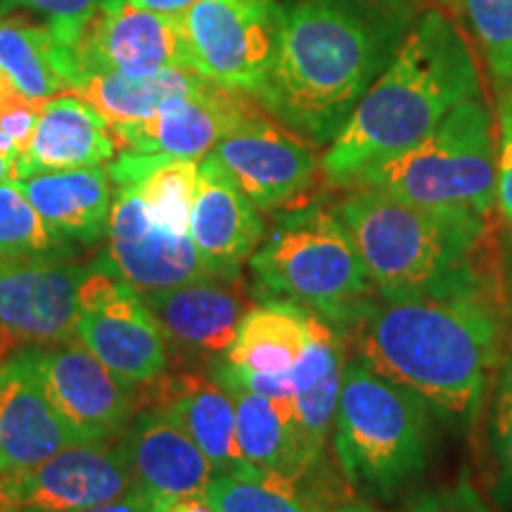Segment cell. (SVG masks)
Wrapping results in <instances>:
<instances>
[{
	"label": "cell",
	"mask_w": 512,
	"mask_h": 512,
	"mask_svg": "<svg viewBox=\"0 0 512 512\" xmlns=\"http://www.w3.org/2000/svg\"><path fill=\"white\" fill-rule=\"evenodd\" d=\"M358 356L413 389L453 427H470L501 354L503 325L486 297L373 302L351 325Z\"/></svg>",
	"instance_id": "cell-2"
},
{
	"label": "cell",
	"mask_w": 512,
	"mask_h": 512,
	"mask_svg": "<svg viewBox=\"0 0 512 512\" xmlns=\"http://www.w3.org/2000/svg\"><path fill=\"white\" fill-rule=\"evenodd\" d=\"M264 112L254 93L204 81L195 93L166 100L136 124L110 126L121 152H143L200 162L228 133Z\"/></svg>",
	"instance_id": "cell-13"
},
{
	"label": "cell",
	"mask_w": 512,
	"mask_h": 512,
	"mask_svg": "<svg viewBox=\"0 0 512 512\" xmlns=\"http://www.w3.org/2000/svg\"><path fill=\"white\" fill-rule=\"evenodd\" d=\"M43 102L19 93L8 76L0 74V133L12 140L17 155L29 150Z\"/></svg>",
	"instance_id": "cell-34"
},
{
	"label": "cell",
	"mask_w": 512,
	"mask_h": 512,
	"mask_svg": "<svg viewBox=\"0 0 512 512\" xmlns=\"http://www.w3.org/2000/svg\"><path fill=\"white\" fill-rule=\"evenodd\" d=\"M76 337L133 387L159 380L169 366V342L143 297L128 283L81 313Z\"/></svg>",
	"instance_id": "cell-17"
},
{
	"label": "cell",
	"mask_w": 512,
	"mask_h": 512,
	"mask_svg": "<svg viewBox=\"0 0 512 512\" xmlns=\"http://www.w3.org/2000/svg\"><path fill=\"white\" fill-rule=\"evenodd\" d=\"M472 98H482V79L470 43L446 12L427 10L325 150V181L351 188L363 171L420 143Z\"/></svg>",
	"instance_id": "cell-1"
},
{
	"label": "cell",
	"mask_w": 512,
	"mask_h": 512,
	"mask_svg": "<svg viewBox=\"0 0 512 512\" xmlns=\"http://www.w3.org/2000/svg\"><path fill=\"white\" fill-rule=\"evenodd\" d=\"M12 164H15V150H0V183L10 181Z\"/></svg>",
	"instance_id": "cell-40"
},
{
	"label": "cell",
	"mask_w": 512,
	"mask_h": 512,
	"mask_svg": "<svg viewBox=\"0 0 512 512\" xmlns=\"http://www.w3.org/2000/svg\"><path fill=\"white\" fill-rule=\"evenodd\" d=\"M434 411L363 356L344 363L332 448L344 482L375 498H392L422 475L432 453Z\"/></svg>",
	"instance_id": "cell-5"
},
{
	"label": "cell",
	"mask_w": 512,
	"mask_h": 512,
	"mask_svg": "<svg viewBox=\"0 0 512 512\" xmlns=\"http://www.w3.org/2000/svg\"><path fill=\"white\" fill-rule=\"evenodd\" d=\"M110 259L91 264L72 259H31L0 264V330L36 347L76 335L81 313L119 285Z\"/></svg>",
	"instance_id": "cell-8"
},
{
	"label": "cell",
	"mask_w": 512,
	"mask_h": 512,
	"mask_svg": "<svg viewBox=\"0 0 512 512\" xmlns=\"http://www.w3.org/2000/svg\"><path fill=\"white\" fill-rule=\"evenodd\" d=\"M81 444L50 401L36 349L0 363V475L29 470Z\"/></svg>",
	"instance_id": "cell-16"
},
{
	"label": "cell",
	"mask_w": 512,
	"mask_h": 512,
	"mask_svg": "<svg viewBox=\"0 0 512 512\" xmlns=\"http://www.w3.org/2000/svg\"><path fill=\"white\" fill-rule=\"evenodd\" d=\"M76 242L38 214L15 181L0 183V264L31 259H72Z\"/></svg>",
	"instance_id": "cell-28"
},
{
	"label": "cell",
	"mask_w": 512,
	"mask_h": 512,
	"mask_svg": "<svg viewBox=\"0 0 512 512\" xmlns=\"http://www.w3.org/2000/svg\"><path fill=\"white\" fill-rule=\"evenodd\" d=\"M140 491L119 441H81L29 470L0 475V501L19 512H76Z\"/></svg>",
	"instance_id": "cell-11"
},
{
	"label": "cell",
	"mask_w": 512,
	"mask_h": 512,
	"mask_svg": "<svg viewBox=\"0 0 512 512\" xmlns=\"http://www.w3.org/2000/svg\"><path fill=\"white\" fill-rule=\"evenodd\" d=\"M190 238L207 266L235 280L266 238V221L214 155L204 157L190 216Z\"/></svg>",
	"instance_id": "cell-18"
},
{
	"label": "cell",
	"mask_w": 512,
	"mask_h": 512,
	"mask_svg": "<svg viewBox=\"0 0 512 512\" xmlns=\"http://www.w3.org/2000/svg\"><path fill=\"white\" fill-rule=\"evenodd\" d=\"M496 152L491 107L472 98L448 112L420 143L363 171L351 188L489 219L496 204Z\"/></svg>",
	"instance_id": "cell-7"
},
{
	"label": "cell",
	"mask_w": 512,
	"mask_h": 512,
	"mask_svg": "<svg viewBox=\"0 0 512 512\" xmlns=\"http://www.w3.org/2000/svg\"><path fill=\"white\" fill-rule=\"evenodd\" d=\"M441 3H451V0H441Z\"/></svg>",
	"instance_id": "cell-45"
},
{
	"label": "cell",
	"mask_w": 512,
	"mask_h": 512,
	"mask_svg": "<svg viewBox=\"0 0 512 512\" xmlns=\"http://www.w3.org/2000/svg\"><path fill=\"white\" fill-rule=\"evenodd\" d=\"M211 155L259 211L302 209L325 181L318 145L266 110L228 133Z\"/></svg>",
	"instance_id": "cell-10"
},
{
	"label": "cell",
	"mask_w": 512,
	"mask_h": 512,
	"mask_svg": "<svg viewBox=\"0 0 512 512\" xmlns=\"http://www.w3.org/2000/svg\"><path fill=\"white\" fill-rule=\"evenodd\" d=\"M467 17L489 72L501 88H512V0H456Z\"/></svg>",
	"instance_id": "cell-31"
},
{
	"label": "cell",
	"mask_w": 512,
	"mask_h": 512,
	"mask_svg": "<svg viewBox=\"0 0 512 512\" xmlns=\"http://www.w3.org/2000/svg\"><path fill=\"white\" fill-rule=\"evenodd\" d=\"M114 152L117 145L107 119L86 100L62 93L43 102L29 150L15 152L10 181L41 171L102 166L112 162Z\"/></svg>",
	"instance_id": "cell-21"
},
{
	"label": "cell",
	"mask_w": 512,
	"mask_h": 512,
	"mask_svg": "<svg viewBox=\"0 0 512 512\" xmlns=\"http://www.w3.org/2000/svg\"><path fill=\"white\" fill-rule=\"evenodd\" d=\"M181 19L192 69L256 95L271 69L285 10L275 0H197Z\"/></svg>",
	"instance_id": "cell-9"
},
{
	"label": "cell",
	"mask_w": 512,
	"mask_h": 512,
	"mask_svg": "<svg viewBox=\"0 0 512 512\" xmlns=\"http://www.w3.org/2000/svg\"><path fill=\"white\" fill-rule=\"evenodd\" d=\"M337 211L384 302L486 297L477 266L484 216L420 207L373 188H354Z\"/></svg>",
	"instance_id": "cell-4"
},
{
	"label": "cell",
	"mask_w": 512,
	"mask_h": 512,
	"mask_svg": "<svg viewBox=\"0 0 512 512\" xmlns=\"http://www.w3.org/2000/svg\"><path fill=\"white\" fill-rule=\"evenodd\" d=\"M8 3L46 17V24L53 29L57 41L64 48L74 50L81 31L107 0H8Z\"/></svg>",
	"instance_id": "cell-33"
},
{
	"label": "cell",
	"mask_w": 512,
	"mask_h": 512,
	"mask_svg": "<svg viewBox=\"0 0 512 512\" xmlns=\"http://www.w3.org/2000/svg\"><path fill=\"white\" fill-rule=\"evenodd\" d=\"M510 91H512V88H510Z\"/></svg>",
	"instance_id": "cell-47"
},
{
	"label": "cell",
	"mask_w": 512,
	"mask_h": 512,
	"mask_svg": "<svg viewBox=\"0 0 512 512\" xmlns=\"http://www.w3.org/2000/svg\"><path fill=\"white\" fill-rule=\"evenodd\" d=\"M0 74L36 102L69 93L79 81L72 50L57 41L48 24L22 17L0 19Z\"/></svg>",
	"instance_id": "cell-25"
},
{
	"label": "cell",
	"mask_w": 512,
	"mask_h": 512,
	"mask_svg": "<svg viewBox=\"0 0 512 512\" xmlns=\"http://www.w3.org/2000/svg\"><path fill=\"white\" fill-rule=\"evenodd\" d=\"M207 81L195 69H164L150 76L93 74L86 76L72 95L93 105L107 124H136L159 110L166 100L195 93Z\"/></svg>",
	"instance_id": "cell-27"
},
{
	"label": "cell",
	"mask_w": 512,
	"mask_h": 512,
	"mask_svg": "<svg viewBox=\"0 0 512 512\" xmlns=\"http://www.w3.org/2000/svg\"><path fill=\"white\" fill-rule=\"evenodd\" d=\"M197 178H200V164L195 159L155 155L136 188L143 197L147 214L159 228L188 235Z\"/></svg>",
	"instance_id": "cell-30"
},
{
	"label": "cell",
	"mask_w": 512,
	"mask_h": 512,
	"mask_svg": "<svg viewBox=\"0 0 512 512\" xmlns=\"http://www.w3.org/2000/svg\"><path fill=\"white\" fill-rule=\"evenodd\" d=\"M496 207L512 230V91L501 93V107H498Z\"/></svg>",
	"instance_id": "cell-35"
},
{
	"label": "cell",
	"mask_w": 512,
	"mask_h": 512,
	"mask_svg": "<svg viewBox=\"0 0 512 512\" xmlns=\"http://www.w3.org/2000/svg\"><path fill=\"white\" fill-rule=\"evenodd\" d=\"M169 415L216 472H228L245 465L235 434V401L223 384L207 375L185 373L157 384L155 406Z\"/></svg>",
	"instance_id": "cell-22"
},
{
	"label": "cell",
	"mask_w": 512,
	"mask_h": 512,
	"mask_svg": "<svg viewBox=\"0 0 512 512\" xmlns=\"http://www.w3.org/2000/svg\"><path fill=\"white\" fill-rule=\"evenodd\" d=\"M235 401V434L242 458L275 475H283L302 491V482L316 475L306 458L297 425H294L292 399H268L235 382L219 380ZM302 498V494H299Z\"/></svg>",
	"instance_id": "cell-24"
},
{
	"label": "cell",
	"mask_w": 512,
	"mask_h": 512,
	"mask_svg": "<svg viewBox=\"0 0 512 512\" xmlns=\"http://www.w3.org/2000/svg\"><path fill=\"white\" fill-rule=\"evenodd\" d=\"M320 512H380L373 505L368 503H344V505H337V508H330V510H320Z\"/></svg>",
	"instance_id": "cell-41"
},
{
	"label": "cell",
	"mask_w": 512,
	"mask_h": 512,
	"mask_svg": "<svg viewBox=\"0 0 512 512\" xmlns=\"http://www.w3.org/2000/svg\"><path fill=\"white\" fill-rule=\"evenodd\" d=\"M505 285H508V294L512 297V238L508 245V264H505Z\"/></svg>",
	"instance_id": "cell-42"
},
{
	"label": "cell",
	"mask_w": 512,
	"mask_h": 512,
	"mask_svg": "<svg viewBox=\"0 0 512 512\" xmlns=\"http://www.w3.org/2000/svg\"><path fill=\"white\" fill-rule=\"evenodd\" d=\"M403 512H494L467 482L441 486L413 498Z\"/></svg>",
	"instance_id": "cell-36"
},
{
	"label": "cell",
	"mask_w": 512,
	"mask_h": 512,
	"mask_svg": "<svg viewBox=\"0 0 512 512\" xmlns=\"http://www.w3.org/2000/svg\"><path fill=\"white\" fill-rule=\"evenodd\" d=\"M124 3H131V5H136V8H143V10L164 12V15H181V12L192 8L197 0H124Z\"/></svg>",
	"instance_id": "cell-38"
},
{
	"label": "cell",
	"mask_w": 512,
	"mask_h": 512,
	"mask_svg": "<svg viewBox=\"0 0 512 512\" xmlns=\"http://www.w3.org/2000/svg\"><path fill=\"white\" fill-rule=\"evenodd\" d=\"M0 150H15V147H12V140L5 138L3 133H0Z\"/></svg>",
	"instance_id": "cell-43"
},
{
	"label": "cell",
	"mask_w": 512,
	"mask_h": 512,
	"mask_svg": "<svg viewBox=\"0 0 512 512\" xmlns=\"http://www.w3.org/2000/svg\"><path fill=\"white\" fill-rule=\"evenodd\" d=\"M380 64L373 31L354 10L335 0H306L285 10L256 98L273 119L323 147L347 124Z\"/></svg>",
	"instance_id": "cell-3"
},
{
	"label": "cell",
	"mask_w": 512,
	"mask_h": 512,
	"mask_svg": "<svg viewBox=\"0 0 512 512\" xmlns=\"http://www.w3.org/2000/svg\"><path fill=\"white\" fill-rule=\"evenodd\" d=\"M107 238V259L138 294L219 278L197 252L190 233H171L150 219L136 185H117Z\"/></svg>",
	"instance_id": "cell-15"
},
{
	"label": "cell",
	"mask_w": 512,
	"mask_h": 512,
	"mask_svg": "<svg viewBox=\"0 0 512 512\" xmlns=\"http://www.w3.org/2000/svg\"><path fill=\"white\" fill-rule=\"evenodd\" d=\"M166 342L190 358L226 356L245 316L242 294L230 280H197L171 290L140 294Z\"/></svg>",
	"instance_id": "cell-20"
},
{
	"label": "cell",
	"mask_w": 512,
	"mask_h": 512,
	"mask_svg": "<svg viewBox=\"0 0 512 512\" xmlns=\"http://www.w3.org/2000/svg\"><path fill=\"white\" fill-rule=\"evenodd\" d=\"M0 512H19L17 508H12L10 503H5V501H0Z\"/></svg>",
	"instance_id": "cell-44"
},
{
	"label": "cell",
	"mask_w": 512,
	"mask_h": 512,
	"mask_svg": "<svg viewBox=\"0 0 512 512\" xmlns=\"http://www.w3.org/2000/svg\"><path fill=\"white\" fill-rule=\"evenodd\" d=\"M510 363H512V356H510Z\"/></svg>",
	"instance_id": "cell-46"
},
{
	"label": "cell",
	"mask_w": 512,
	"mask_h": 512,
	"mask_svg": "<svg viewBox=\"0 0 512 512\" xmlns=\"http://www.w3.org/2000/svg\"><path fill=\"white\" fill-rule=\"evenodd\" d=\"M491 444L496 456L498 498L512 508V363L503 368L496 384L494 413H491Z\"/></svg>",
	"instance_id": "cell-32"
},
{
	"label": "cell",
	"mask_w": 512,
	"mask_h": 512,
	"mask_svg": "<svg viewBox=\"0 0 512 512\" xmlns=\"http://www.w3.org/2000/svg\"><path fill=\"white\" fill-rule=\"evenodd\" d=\"M15 183L38 214L76 245H95L107 233L114 200L105 166L41 171Z\"/></svg>",
	"instance_id": "cell-23"
},
{
	"label": "cell",
	"mask_w": 512,
	"mask_h": 512,
	"mask_svg": "<svg viewBox=\"0 0 512 512\" xmlns=\"http://www.w3.org/2000/svg\"><path fill=\"white\" fill-rule=\"evenodd\" d=\"M204 496L219 512H311L294 482L252 463L216 472Z\"/></svg>",
	"instance_id": "cell-29"
},
{
	"label": "cell",
	"mask_w": 512,
	"mask_h": 512,
	"mask_svg": "<svg viewBox=\"0 0 512 512\" xmlns=\"http://www.w3.org/2000/svg\"><path fill=\"white\" fill-rule=\"evenodd\" d=\"M261 292L287 299L351 328L368 309L375 285L339 211L306 204L275 221L249 259Z\"/></svg>",
	"instance_id": "cell-6"
},
{
	"label": "cell",
	"mask_w": 512,
	"mask_h": 512,
	"mask_svg": "<svg viewBox=\"0 0 512 512\" xmlns=\"http://www.w3.org/2000/svg\"><path fill=\"white\" fill-rule=\"evenodd\" d=\"M50 401L79 441H117L138 413L133 384L114 375L81 339L36 349Z\"/></svg>",
	"instance_id": "cell-14"
},
{
	"label": "cell",
	"mask_w": 512,
	"mask_h": 512,
	"mask_svg": "<svg viewBox=\"0 0 512 512\" xmlns=\"http://www.w3.org/2000/svg\"><path fill=\"white\" fill-rule=\"evenodd\" d=\"M72 55L76 86L93 74L150 76L174 67L192 69L181 15L143 10L124 0H107L95 12Z\"/></svg>",
	"instance_id": "cell-12"
},
{
	"label": "cell",
	"mask_w": 512,
	"mask_h": 512,
	"mask_svg": "<svg viewBox=\"0 0 512 512\" xmlns=\"http://www.w3.org/2000/svg\"><path fill=\"white\" fill-rule=\"evenodd\" d=\"M76 512H164L162 501L152 498L145 491H136V494L119 498V501L98 505V508L76 510Z\"/></svg>",
	"instance_id": "cell-37"
},
{
	"label": "cell",
	"mask_w": 512,
	"mask_h": 512,
	"mask_svg": "<svg viewBox=\"0 0 512 512\" xmlns=\"http://www.w3.org/2000/svg\"><path fill=\"white\" fill-rule=\"evenodd\" d=\"M117 441L140 491L157 501L200 496L214 477L200 446L159 408L136 413Z\"/></svg>",
	"instance_id": "cell-19"
},
{
	"label": "cell",
	"mask_w": 512,
	"mask_h": 512,
	"mask_svg": "<svg viewBox=\"0 0 512 512\" xmlns=\"http://www.w3.org/2000/svg\"><path fill=\"white\" fill-rule=\"evenodd\" d=\"M164 512H219L207 501V496H183L171 498V501H162Z\"/></svg>",
	"instance_id": "cell-39"
},
{
	"label": "cell",
	"mask_w": 512,
	"mask_h": 512,
	"mask_svg": "<svg viewBox=\"0 0 512 512\" xmlns=\"http://www.w3.org/2000/svg\"><path fill=\"white\" fill-rule=\"evenodd\" d=\"M311 318L313 311L287 299H271L247 309L223 363L252 373H287L304 354Z\"/></svg>",
	"instance_id": "cell-26"
}]
</instances>
